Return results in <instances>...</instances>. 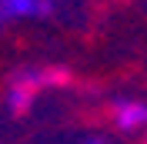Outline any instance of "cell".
<instances>
[{
	"label": "cell",
	"instance_id": "cell-6",
	"mask_svg": "<svg viewBox=\"0 0 147 144\" xmlns=\"http://www.w3.org/2000/svg\"><path fill=\"white\" fill-rule=\"evenodd\" d=\"M144 144H147V137H144Z\"/></svg>",
	"mask_w": 147,
	"mask_h": 144
},
{
	"label": "cell",
	"instance_id": "cell-4",
	"mask_svg": "<svg viewBox=\"0 0 147 144\" xmlns=\"http://www.w3.org/2000/svg\"><path fill=\"white\" fill-rule=\"evenodd\" d=\"M74 144H107V137L104 134H84L80 141H74Z\"/></svg>",
	"mask_w": 147,
	"mask_h": 144
},
{
	"label": "cell",
	"instance_id": "cell-2",
	"mask_svg": "<svg viewBox=\"0 0 147 144\" xmlns=\"http://www.w3.org/2000/svg\"><path fill=\"white\" fill-rule=\"evenodd\" d=\"M110 117H114V127L124 131V134L147 131V101H140V97H117L114 107H110Z\"/></svg>",
	"mask_w": 147,
	"mask_h": 144
},
{
	"label": "cell",
	"instance_id": "cell-1",
	"mask_svg": "<svg viewBox=\"0 0 147 144\" xmlns=\"http://www.w3.org/2000/svg\"><path fill=\"white\" fill-rule=\"evenodd\" d=\"M67 67H44V64H30V67H20V71L10 74L7 90H3V104H7L10 114H27L34 107V101L50 87H60L67 84Z\"/></svg>",
	"mask_w": 147,
	"mask_h": 144
},
{
	"label": "cell",
	"instance_id": "cell-3",
	"mask_svg": "<svg viewBox=\"0 0 147 144\" xmlns=\"http://www.w3.org/2000/svg\"><path fill=\"white\" fill-rule=\"evenodd\" d=\"M60 0H0V14L3 20H37L50 17Z\"/></svg>",
	"mask_w": 147,
	"mask_h": 144
},
{
	"label": "cell",
	"instance_id": "cell-5",
	"mask_svg": "<svg viewBox=\"0 0 147 144\" xmlns=\"http://www.w3.org/2000/svg\"><path fill=\"white\" fill-rule=\"evenodd\" d=\"M3 24H7V20H3V14H0V30H3Z\"/></svg>",
	"mask_w": 147,
	"mask_h": 144
}]
</instances>
